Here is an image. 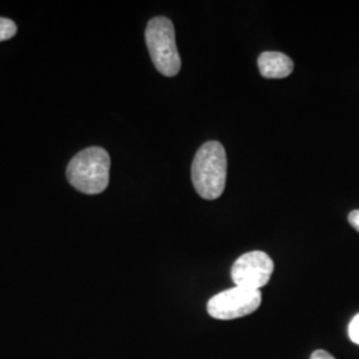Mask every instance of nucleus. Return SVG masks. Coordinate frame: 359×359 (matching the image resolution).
Masks as SVG:
<instances>
[{
	"label": "nucleus",
	"mask_w": 359,
	"mask_h": 359,
	"mask_svg": "<svg viewBox=\"0 0 359 359\" xmlns=\"http://www.w3.org/2000/svg\"><path fill=\"white\" fill-rule=\"evenodd\" d=\"M226 167L228 160L222 144H203L192 164V182L196 192L205 200H217L225 189Z\"/></svg>",
	"instance_id": "obj_1"
},
{
	"label": "nucleus",
	"mask_w": 359,
	"mask_h": 359,
	"mask_svg": "<svg viewBox=\"0 0 359 359\" xmlns=\"http://www.w3.org/2000/svg\"><path fill=\"white\" fill-rule=\"evenodd\" d=\"M111 157L100 147H90L69 161L67 167V179L79 192L99 194L109 184Z\"/></svg>",
	"instance_id": "obj_2"
},
{
	"label": "nucleus",
	"mask_w": 359,
	"mask_h": 359,
	"mask_svg": "<svg viewBox=\"0 0 359 359\" xmlns=\"http://www.w3.org/2000/svg\"><path fill=\"white\" fill-rule=\"evenodd\" d=\"M145 41L156 69L164 76H176L181 68L173 23L164 16L154 18L145 29Z\"/></svg>",
	"instance_id": "obj_3"
},
{
	"label": "nucleus",
	"mask_w": 359,
	"mask_h": 359,
	"mask_svg": "<svg viewBox=\"0 0 359 359\" xmlns=\"http://www.w3.org/2000/svg\"><path fill=\"white\" fill-rule=\"evenodd\" d=\"M261 301L262 295L259 290L234 286L212 297L208 302V313L216 320L231 321L255 313Z\"/></svg>",
	"instance_id": "obj_4"
},
{
	"label": "nucleus",
	"mask_w": 359,
	"mask_h": 359,
	"mask_svg": "<svg viewBox=\"0 0 359 359\" xmlns=\"http://www.w3.org/2000/svg\"><path fill=\"white\" fill-rule=\"evenodd\" d=\"M273 270V259L265 252L255 250L236 259L231 266V280L236 286L259 290L269 283Z\"/></svg>",
	"instance_id": "obj_5"
},
{
	"label": "nucleus",
	"mask_w": 359,
	"mask_h": 359,
	"mask_svg": "<svg viewBox=\"0 0 359 359\" xmlns=\"http://www.w3.org/2000/svg\"><path fill=\"white\" fill-rule=\"evenodd\" d=\"M261 75L266 79H283L292 75L294 69L293 60L283 52H262L258 57Z\"/></svg>",
	"instance_id": "obj_6"
},
{
	"label": "nucleus",
	"mask_w": 359,
	"mask_h": 359,
	"mask_svg": "<svg viewBox=\"0 0 359 359\" xmlns=\"http://www.w3.org/2000/svg\"><path fill=\"white\" fill-rule=\"evenodd\" d=\"M18 31V27L11 19L0 18V41L13 38Z\"/></svg>",
	"instance_id": "obj_7"
},
{
	"label": "nucleus",
	"mask_w": 359,
	"mask_h": 359,
	"mask_svg": "<svg viewBox=\"0 0 359 359\" xmlns=\"http://www.w3.org/2000/svg\"><path fill=\"white\" fill-rule=\"evenodd\" d=\"M348 337L354 344L359 345V314H357L348 325Z\"/></svg>",
	"instance_id": "obj_8"
},
{
	"label": "nucleus",
	"mask_w": 359,
	"mask_h": 359,
	"mask_svg": "<svg viewBox=\"0 0 359 359\" xmlns=\"http://www.w3.org/2000/svg\"><path fill=\"white\" fill-rule=\"evenodd\" d=\"M348 222L350 225L359 233V210H353L348 215Z\"/></svg>",
	"instance_id": "obj_9"
},
{
	"label": "nucleus",
	"mask_w": 359,
	"mask_h": 359,
	"mask_svg": "<svg viewBox=\"0 0 359 359\" xmlns=\"http://www.w3.org/2000/svg\"><path fill=\"white\" fill-rule=\"evenodd\" d=\"M310 359H335L333 355L330 354V353H327V351H325V350H316L313 354H311V357Z\"/></svg>",
	"instance_id": "obj_10"
}]
</instances>
